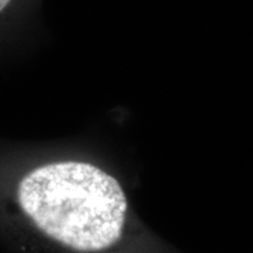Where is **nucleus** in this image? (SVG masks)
<instances>
[{
	"label": "nucleus",
	"mask_w": 253,
	"mask_h": 253,
	"mask_svg": "<svg viewBox=\"0 0 253 253\" xmlns=\"http://www.w3.org/2000/svg\"><path fill=\"white\" fill-rule=\"evenodd\" d=\"M10 3H11V0H0V14L9 7Z\"/></svg>",
	"instance_id": "obj_2"
},
{
	"label": "nucleus",
	"mask_w": 253,
	"mask_h": 253,
	"mask_svg": "<svg viewBox=\"0 0 253 253\" xmlns=\"http://www.w3.org/2000/svg\"><path fill=\"white\" fill-rule=\"evenodd\" d=\"M16 197L40 232L73 252H104L126 228L128 199L123 186L86 161L38 165L20 179Z\"/></svg>",
	"instance_id": "obj_1"
}]
</instances>
